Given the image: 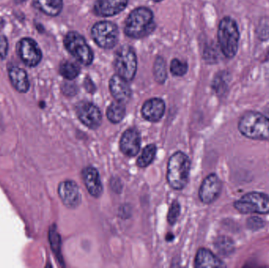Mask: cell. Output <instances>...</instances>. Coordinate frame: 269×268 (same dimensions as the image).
<instances>
[{
  "instance_id": "15",
  "label": "cell",
  "mask_w": 269,
  "mask_h": 268,
  "mask_svg": "<svg viewBox=\"0 0 269 268\" xmlns=\"http://www.w3.org/2000/svg\"><path fill=\"white\" fill-rule=\"evenodd\" d=\"M128 0H97L94 5V12L98 17L107 18L118 15L124 11Z\"/></svg>"
},
{
  "instance_id": "37",
  "label": "cell",
  "mask_w": 269,
  "mask_h": 268,
  "mask_svg": "<svg viewBox=\"0 0 269 268\" xmlns=\"http://www.w3.org/2000/svg\"><path fill=\"white\" fill-rule=\"evenodd\" d=\"M153 1H155V2H161L162 0H153Z\"/></svg>"
},
{
  "instance_id": "26",
  "label": "cell",
  "mask_w": 269,
  "mask_h": 268,
  "mask_svg": "<svg viewBox=\"0 0 269 268\" xmlns=\"http://www.w3.org/2000/svg\"><path fill=\"white\" fill-rule=\"evenodd\" d=\"M154 76L155 80L159 83H164L167 79L166 62L162 57H157L154 63Z\"/></svg>"
},
{
  "instance_id": "27",
  "label": "cell",
  "mask_w": 269,
  "mask_h": 268,
  "mask_svg": "<svg viewBox=\"0 0 269 268\" xmlns=\"http://www.w3.org/2000/svg\"><path fill=\"white\" fill-rule=\"evenodd\" d=\"M214 245L219 253L224 256L231 255L235 249L233 241L230 239L229 237H225V236L219 237L215 241Z\"/></svg>"
},
{
  "instance_id": "2",
  "label": "cell",
  "mask_w": 269,
  "mask_h": 268,
  "mask_svg": "<svg viewBox=\"0 0 269 268\" xmlns=\"http://www.w3.org/2000/svg\"><path fill=\"white\" fill-rule=\"evenodd\" d=\"M219 47L222 54L227 58L237 55L240 40L238 24L231 17H224L219 23L217 31Z\"/></svg>"
},
{
  "instance_id": "19",
  "label": "cell",
  "mask_w": 269,
  "mask_h": 268,
  "mask_svg": "<svg viewBox=\"0 0 269 268\" xmlns=\"http://www.w3.org/2000/svg\"><path fill=\"white\" fill-rule=\"evenodd\" d=\"M8 73L11 84L16 91L20 93H26L29 91L30 83L27 73L24 69L18 66H13L9 69Z\"/></svg>"
},
{
  "instance_id": "18",
  "label": "cell",
  "mask_w": 269,
  "mask_h": 268,
  "mask_svg": "<svg viewBox=\"0 0 269 268\" xmlns=\"http://www.w3.org/2000/svg\"><path fill=\"white\" fill-rule=\"evenodd\" d=\"M225 266L216 255L207 248H199L197 252L195 259V267H224Z\"/></svg>"
},
{
  "instance_id": "5",
  "label": "cell",
  "mask_w": 269,
  "mask_h": 268,
  "mask_svg": "<svg viewBox=\"0 0 269 268\" xmlns=\"http://www.w3.org/2000/svg\"><path fill=\"white\" fill-rule=\"evenodd\" d=\"M116 74L127 81L134 79L137 70V58L132 47L124 45L120 47L114 58Z\"/></svg>"
},
{
  "instance_id": "9",
  "label": "cell",
  "mask_w": 269,
  "mask_h": 268,
  "mask_svg": "<svg viewBox=\"0 0 269 268\" xmlns=\"http://www.w3.org/2000/svg\"><path fill=\"white\" fill-rule=\"evenodd\" d=\"M77 117L88 128L95 130L100 126L102 115L98 107L90 102L82 101L76 106Z\"/></svg>"
},
{
  "instance_id": "17",
  "label": "cell",
  "mask_w": 269,
  "mask_h": 268,
  "mask_svg": "<svg viewBox=\"0 0 269 268\" xmlns=\"http://www.w3.org/2000/svg\"><path fill=\"white\" fill-rule=\"evenodd\" d=\"M127 80L118 75H114L109 80V91L117 102L127 103L131 97V89Z\"/></svg>"
},
{
  "instance_id": "14",
  "label": "cell",
  "mask_w": 269,
  "mask_h": 268,
  "mask_svg": "<svg viewBox=\"0 0 269 268\" xmlns=\"http://www.w3.org/2000/svg\"><path fill=\"white\" fill-rule=\"evenodd\" d=\"M82 178L88 193L94 198H100L103 193V186L98 171L92 166L86 167L82 171Z\"/></svg>"
},
{
  "instance_id": "33",
  "label": "cell",
  "mask_w": 269,
  "mask_h": 268,
  "mask_svg": "<svg viewBox=\"0 0 269 268\" xmlns=\"http://www.w3.org/2000/svg\"><path fill=\"white\" fill-rule=\"evenodd\" d=\"M205 53H206L205 57H206V59H207L209 62H214L217 60L218 55H217V52H216L214 47H209V49L206 50V51H205Z\"/></svg>"
},
{
  "instance_id": "32",
  "label": "cell",
  "mask_w": 269,
  "mask_h": 268,
  "mask_svg": "<svg viewBox=\"0 0 269 268\" xmlns=\"http://www.w3.org/2000/svg\"><path fill=\"white\" fill-rule=\"evenodd\" d=\"M247 224L249 228L256 230V229H260V227H263L264 222H263V220L260 219V218L251 217L250 219L248 220Z\"/></svg>"
},
{
  "instance_id": "12",
  "label": "cell",
  "mask_w": 269,
  "mask_h": 268,
  "mask_svg": "<svg viewBox=\"0 0 269 268\" xmlns=\"http://www.w3.org/2000/svg\"><path fill=\"white\" fill-rule=\"evenodd\" d=\"M58 193L61 201L67 208H77L81 203V194L76 182L66 180L59 183Z\"/></svg>"
},
{
  "instance_id": "28",
  "label": "cell",
  "mask_w": 269,
  "mask_h": 268,
  "mask_svg": "<svg viewBox=\"0 0 269 268\" xmlns=\"http://www.w3.org/2000/svg\"><path fill=\"white\" fill-rule=\"evenodd\" d=\"M188 65L187 62H182L177 58H174L171 62L170 70L174 76H183L187 73Z\"/></svg>"
},
{
  "instance_id": "6",
  "label": "cell",
  "mask_w": 269,
  "mask_h": 268,
  "mask_svg": "<svg viewBox=\"0 0 269 268\" xmlns=\"http://www.w3.org/2000/svg\"><path fill=\"white\" fill-rule=\"evenodd\" d=\"M64 44L69 54L73 55L80 63L84 65H89L92 63L94 54L85 39L80 33L77 32L68 33L64 40Z\"/></svg>"
},
{
  "instance_id": "21",
  "label": "cell",
  "mask_w": 269,
  "mask_h": 268,
  "mask_svg": "<svg viewBox=\"0 0 269 268\" xmlns=\"http://www.w3.org/2000/svg\"><path fill=\"white\" fill-rule=\"evenodd\" d=\"M126 114L125 105L122 102H112L106 110V116L108 120L113 123H118L124 119Z\"/></svg>"
},
{
  "instance_id": "16",
  "label": "cell",
  "mask_w": 269,
  "mask_h": 268,
  "mask_svg": "<svg viewBox=\"0 0 269 268\" xmlns=\"http://www.w3.org/2000/svg\"><path fill=\"white\" fill-rule=\"evenodd\" d=\"M166 112V103L159 98L148 100L143 105L141 112L145 120L152 123L160 121Z\"/></svg>"
},
{
  "instance_id": "38",
  "label": "cell",
  "mask_w": 269,
  "mask_h": 268,
  "mask_svg": "<svg viewBox=\"0 0 269 268\" xmlns=\"http://www.w3.org/2000/svg\"><path fill=\"white\" fill-rule=\"evenodd\" d=\"M0 28H1V21H0Z\"/></svg>"
},
{
  "instance_id": "22",
  "label": "cell",
  "mask_w": 269,
  "mask_h": 268,
  "mask_svg": "<svg viewBox=\"0 0 269 268\" xmlns=\"http://www.w3.org/2000/svg\"><path fill=\"white\" fill-rule=\"evenodd\" d=\"M49 241L51 245V249L53 251L58 261L63 264V259H62V252H61V246H62V239H61L60 234L57 231V227L55 225L51 226L49 230Z\"/></svg>"
},
{
  "instance_id": "31",
  "label": "cell",
  "mask_w": 269,
  "mask_h": 268,
  "mask_svg": "<svg viewBox=\"0 0 269 268\" xmlns=\"http://www.w3.org/2000/svg\"><path fill=\"white\" fill-rule=\"evenodd\" d=\"M8 39L0 34V60H4L8 55Z\"/></svg>"
},
{
  "instance_id": "30",
  "label": "cell",
  "mask_w": 269,
  "mask_h": 268,
  "mask_svg": "<svg viewBox=\"0 0 269 268\" xmlns=\"http://www.w3.org/2000/svg\"><path fill=\"white\" fill-rule=\"evenodd\" d=\"M256 34L262 41L269 40V21L263 20L260 22L257 27Z\"/></svg>"
},
{
  "instance_id": "8",
  "label": "cell",
  "mask_w": 269,
  "mask_h": 268,
  "mask_svg": "<svg viewBox=\"0 0 269 268\" xmlns=\"http://www.w3.org/2000/svg\"><path fill=\"white\" fill-rule=\"evenodd\" d=\"M91 37L103 49H112L118 43L119 29L113 22H99L93 26Z\"/></svg>"
},
{
  "instance_id": "13",
  "label": "cell",
  "mask_w": 269,
  "mask_h": 268,
  "mask_svg": "<svg viewBox=\"0 0 269 268\" xmlns=\"http://www.w3.org/2000/svg\"><path fill=\"white\" fill-rule=\"evenodd\" d=\"M141 148V136L136 128H128L122 134L120 140V149L127 157L137 156Z\"/></svg>"
},
{
  "instance_id": "24",
  "label": "cell",
  "mask_w": 269,
  "mask_h": 268,
  "mask_svg": "<svg viewBox=\"0 0 269 268\" xmlns=\"http://www.w3.org/2000/svg\"><path fill=\"white\" fill-rule=\"evenodd\" d=\"M230 82V75L227 71L219 72L215 76L213 81V88L216 94H224L228 88V84Z\"/></svg>"
},
{
  "instance_id": "20",
  "label": "cell",
  "mask_w": 269,
  "mask_h": 268,
  "mask_svg": "<svg viewBox=\"0 0 269 268\" xmlns=\"http://www.w3.org/2000/svg\"><path fill=\"white\" fill-rule=\"evenodd\" d=\"M35 7L48 16H58L62 11L63 0H34Z\"/></svg>"
},
{
  "instance_id": "7",
  "label": "cell",
  "mask_w": 269,
  "mask_h": 268,
  "mask_svg": "<svg viewBox=\"0 0 269 268\" xmlns=\"http://www.w3.org/2000/svg\"><path fill=\"white\" fill-rule=\"evenodd\" d=\"M234 206L241 213L268 214L269 196L264 193H248L235 201Z\"/></svg>"
},
{
  "instance_id": "25",
  "label": "cell",
  "mask_w": 269,
  "mask_h": 268,
  "mask_svg": "<svg viewBox=\"0 0 269 268\" xmlns=\"http://www.w3.org/2000/svg\"><path fill=\"white\" fill-rule=\"evenodd\" d=\"M60 74L66 80H72L80 74V69L79 65L70 61H65L59 68Z\"/></svg>"
},
{
  "instance_id": "3",
  "label": "cell",
  "mask_w": 269,
  "mask_h": 268,
  "mask_svg": "<svg viewBox=\"0 0 269 268\" xmlns=\"http://www.w3.org/2000/svg\"><path fill=\"white\" fill-rule=\"evenodd\" d=\"M191 171V160L181 151H177L169 158L167 166L168 183L174 190H183L187 186Z\"/></svg>"
},
{
  "instance_id": "29",
  "label": "cell",
  "mask_w": 269,
  "mask_h": 268,
  "mask_svg": "<svg viewBox=\"0 0 269 268\" xmlns=\"http://www.w3.org/2000/svg\"><path fill=\"white\" fill-rule=\"evenodd\" d=\"M180 215V205L177 200H175L172 203L171 207L169 208V213H168V222L169 224L174 225L178 220L179 216Z\"/></svg>"
},
{
  "instance_id": "35",
  "label": "cell",
  "mask_w": 269,
  "mask_h": 268,
  "mask_svg": "<svg viewBox=\"0 0 269 268\" xmlns=\"http://www.w3.org/2000/svg\"><path fill=\"white\" fill-rule=\"evenodd\" d=\"M27 0H15L16 4H23V3L26 2Z\"/></svg>"
},
{
  "instance_id": "4",
  "label": "cell",
  "mask_w": 269,
  "mask_h": 268,
  "mask_svg": "<svg viewBox=\"0 0 269 268\" xmlns=\"http://www.w3.org/2000/svg\"><path fill=\"white\" fill-rule=\"evenodd\" d=\"M238 130L246 138L269 140V119L260 112L249 111L238 121Z\"/></svg>"
},
{
  "instance_id": "1",
  "label": "cell",
  "mask_w": 269,
  "mask_h": 268,
  "mask_svg": "<svg viewBox=\"0 0 269 268\" xmlns=\"http://www.w3.org/2000/svg\"><path fill=\"white\" fill-rule=\"evenodd\" d=\"M154 14L149 8H139L131 11L124 24V33L132 39H141L154 31Z\"/></svg>"
},
{
  "instance_id": "34",
  "label": "cell",
  "mask_w": 269,
  "mask_h": 268,
  "mask_svg": "<svg viewBox=\"0 0 269 268\" xmlns=\"http://www.w3.org/2000/svg\"><path fill=\"white\" fill-rule=\"evenodd\" d=\"M64 94H66L68 96H73L77 93V88L73 84H65L62 89Z\"/></svg>"
},
{
  "instance_id": "36",
  "label": "cell",
  "mask_w": 269,
  "mask_h": 268,
  "mask_svg": "<svg viewBox=\"0 0 269 268\" xmlns=\"http://www.w3.org/2000/svg\"><path fill=\"white\" fill-rule=\"evenodd\" d=\"M264 115H266V116L269 119V108L265 111V114Z\"/></svg>"
},
{
  "instance_id": "23",
  "label": "cell",
  "mask_w": 269,
  "mask_h": 268,
  "mask_svg": "<svg viewBox=\"0 0 269 268\" xmlns=\"http://www.w3.org/2000/svg\"><path fill=\"white\" fill-rule=\"evenodd\" d=\"M157 154V147L155 144H149L143 150L142 154L137 159V165L141 169H145L154 162Z\"/></svg>"
},
{
  "instance_id": "11",
  "label": "cell",
  "mask_w": 269,
  "mask_h": 268,
  "mask_svg": "<svg viewBox=\"0 0 269 268\" xmlns=\"http://www.w3.org/2000/svg\"><path fill=\"white\" fill-rule=\"evenodd\" d=\"M221 190L222 183L220 178L215 173H212L202 182L198 196L202 203L209 205L219 198Z\"/></svg>"
},
{
  "instance_id": "10",
  "label": "cell",
  "mask_w": 269,
  "mask_h": 268,
  "mask_svg": "<svg viewBox=\"0 0 269 268\" xmlns=\"http://www.w3.org/2000/svg\"><path fill=\"white\" fill-rule=\"evenodd\" d=\"M18 54L29 67L37 66L42 60V51L37 42L31 38H23L19 42Z\"/></svg>"
}]
</instances>
